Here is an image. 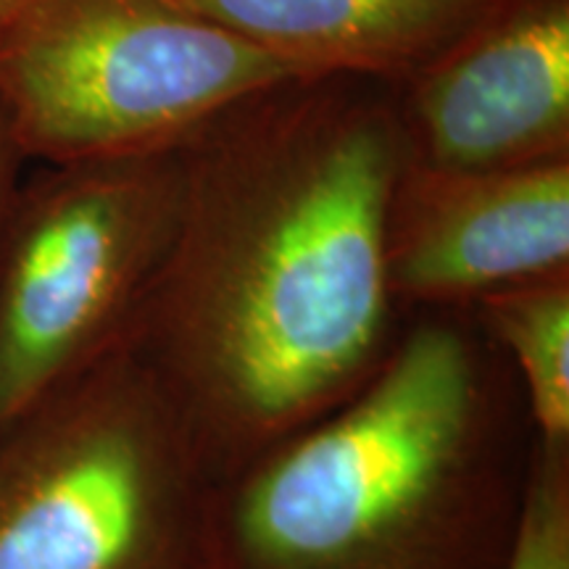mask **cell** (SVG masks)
<instances>
[{
	"label": "cell",
	"instance_id": "1",
	"mask_svg": "<svg viewBox=\"0 0 569 569\" xmlns=\"http://www.w3.org/2000/svg\"><path fill=\"white\" fill-rule=\"evenodd\" d=\"M174 243L124 348L213 480L338 407L393 351L386 277L403 167L393 84L309 74L177 142Z\"/></svg>",
	"mask_w": 569,
	"mask_h": 569
},
{
	"label": "cell",
	"instance_id": "2",
	"mask_svg": "<svg viewBox=\"0 0 569 569\" xmlns=\"http://www.w3.org/2000/svg\"><path fill=\"white\" fill-rule=\"evenodd\" d=\"M536 446L478 315L409 311L365 386L217 480L211 569H507Z\"/></svg>",
	"mask_w": 569,
	"mask_h": 569
},
{
	"label": "cell",
	"instance_id": "3",
	"mask_svg": "<svg viewBox=\"0 0 569 569\" xmlns=\"http://www.w3.org/2000/svg\"><path fill=\"white\" fill-rule=\"evenodd\" d=\"M213 486L119 346L0 422V569H211Z\"/></svg>",
	"mask_w": 569,
	"mask_h": 569
},
{
	"label": "cell",
	"instance_id": "4",
	"mask_svg": "<svg viewBox=\"0 0 569 569\" xmlns=\"http://www.w3.org/2000/svg\"><path fill=\"white\" fill-rule=\"evenodd\" d=\"M293 77L180 0H24L0 34V101L42 163L174 148Z\"/></svg>",
	"mask_w": 569,
	"mask_h": 569
},
{
	"label": "cell",
	"instance_id": "5",
	"mask_svg": "<svg viewBox=\"0 0 569 569\" xmlns=\"http://www.w3.org/2000/svg\"><path fill=\"white\" fill-rule=\"evenodd\" d=\"M180 201L177 146L21 180L0 256V422L124 346Z\"/></svg>",
	"mask_w": 569,
	"mask_h": 569
},
{
	"label": "cell",
	"instance_id": "6",
	"mask_svg": "<svg viewBox=\"0 0 569 569\" xmlns=\"http://www.w3.org/2000/svg\"><path fill=\"white\" fill-rule=\"evenodd\" d=\"M403 163L509 169L569 159V0H501L393 84Z\"/></svg>",
	"mask_w": 569,
	"mask_h": 569
},
{
	"label": "cell",
	"instance_id": "7",
	"mask_svg": "<svg viewBox=\"0 0 569 569\" xmlns=\"http://www.w3.org/2000/svg\"><path fill=\"white\" fill-rule=\"evenodd\" d=\"M569 272V159L509 169L403 163L386 211V277L401 311L475 309Z\"/></svg>",
	"mask_w": 569,
	"mask_h": 569
},
{
	"label": "cell",
	"instance_id": "8",
	"mask_svg": "<svg viewBox=\"0 0 569 569\" xmlns=\"http://www.w3.org/2000/svg\"><path fill=\"white\" fill-rule=\"evenodd\" d=\"M303 74L401 82L501 0H180Z\"/></svg>",
	"mask_w": 569,
	"mask_h": 569
},
{
	"label": "cell",
	"instance_id": "9",
	"mask_svg": "<svg viewBox=\"0 0 569 569\" xmlns=\"http://www.w3.org/2000/svg\"><path fill=\"white\" fill-rule=\"evenodd\" d=\"M472 311L515 369L538 440L569 443V272L498 290Z\"/></svg>",
	"mask_w": 569,
	"mask_h": 569
},
{
	"label": "cell",
	"instance_id": "10",
	"mask_svg": "<svg viewBox=\"0 0 569 569\" xmlns=\"http://www.w3.org/2000/svg\"><path fill=\"white\" fill-rule=\"evenodd\" d=\"M507 569H569V443L538 440Z\"/></svg>",
	"mask_w": 569,
	"mask_h": 569
},
{
	"label": "cell",
	"instance_id": "11",
	"mask_svg": "<svg viewBox=\"0 0 569 569\" xmlns=\"http://www.w3.org/2000/svg\"><path fill=\"white\" fill-rule=\"evenodd\" d=\"M27 161L30 159H27L17 132H13L9 111L0 101V256H3L6 232H9L11 211L21 188V167Z\"/></svg>",
	"mask_w": 569,
	"mask_h": 569
},
{
	"label": "cell",
	"instance_id": "12",
	"mask_svg": "<svg viewBox=\"0 0 569 569\" xmlns=\"http://www.w3.org/2000/svg\"><path fill=\"white\" fill-rule=\"evenodd\" d=\"M21 3H24V0H0V34L9 30L13 17H17L21 9Z\"/></svg>",
	"mask_w": 569,
	"mask_h": 569
}]
</instances>
